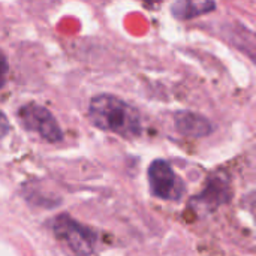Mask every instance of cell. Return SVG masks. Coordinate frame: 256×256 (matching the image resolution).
<instances>
[{
  "instance_id": "277c9868",
  "label": "cell",
  "mask_w": 256,
  "mask_h": 256,
  "mask_svg": "<svg viewBox=\"0 0 256 256\" xmlns=\"http://www.w3.org/2000/svg\"><path fill=\"white\" fill-rule=\"evenodd\" d=\"M18 117L21 124L32 130L36 132L40 138L50 142H58L62 141V129L54 118V116L42 105L39 104H27L22 105L18 111Z\"/></svg>"
},
{
  "instance_id": "8992f818",
  "label": "cell",
  "mask_w": 256,
  "mask_h": 256,
  "mask_svg": "<svg viewBox=\"0 0 256 256\" xmlns=\"http://www.w3.org/2000/svg\"><path fill=\"white\" fill-rule=\"evenodd\" d=\"M216 8L214 2H186L180 0L172 3L171 12L177 20H190L212 12Z\"/></svg>"
},
{
  "instance_id": "52a82bcc",
  "label": "cell",
  "mask_w": 256,
  "mask_h": 256,
  "mask_svg": "<svg viewBox=\"0 0 256 256\" xmlns=\"http://www.w3.org/2000/svg\"><path fill=\"white\" fill-rule=\"evenodd\" d=\"M2 124H3V128H2V135L4 136V135H6V126H8V120H6L4 116L2 117Z\"/></svg>"
},
{
  "instance_id": "5b68a950",
  "label": "cell",
  "mask_w": 256,
  "mask_h": 256,
  "mask_svg": "<svg viewBox=\"0 0 256 256\" xmlns=\"http://www.w3.org/2000/svg\"><path fill=\"white\" fill-rule=\"evenodd\" d=\"M174 124L182 135L192 136V138H201L210 135L213 130L212 123L206 117L192 111H178L174 117Z\"/></svg>"
},
{
  "instance_id": "3957f363",
  "label": "cell",
  "mask_w": 256,
  "mask_h": 256,
  "mask_svg": "<svg viewBox=\"0 0 256 256\" xmlns=\"http://www.w3.org/2000/svg\"><path fill=\"white\" fill-rule=\"evenodd\" d=\"M148 186L153 196L164 201H180L186 192L183 180L174 172L171 165L164 159H156L150 164Z\"/></svg>"
},
{
  "instance_id": "6da1fadb",
  "label": "cell",
  "mask_w": 256,
  "mask_h": 256,
  "mask_svg": "<svg viewBox=\"0 0 256 256\" xmlns=\"http://www.w3.org/2000/svg\"><path fill=\"white\" fill-rule=\"evenodd\" d=\"M88 118L96 128L128 140L136 138L142 130L138 110L114 94L104 93L92 98Z\"/></svg>"
},
{
  "instance_id": "7a4b0ae2",
  "label": "cell",
  "mask_w": 256,
  "mask_h": 256,
  "mask_svg": "<svg viewBox=\"0 0 256 256\" xmlns=\"http://www.w3.org/2000/svg\"><path fill=\"white\" fill-rule=\"evenodd\" d=\"M56 238L76 256H87L94 250L96 234L68 214H60L51 222Z\"/></svg>"
}]
</instances>
